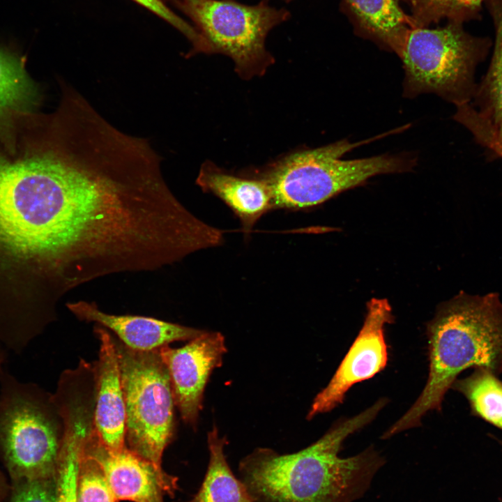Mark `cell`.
I'll use <instances>...</instances> for the list:
<instances>
[{
  "mask_svg": "<svg viewBox=\"0 0 502 502\" xmlns=\"http://www.w3.org/2000/svg\"><path fill=\"white\" fill-rule=\"evenodd\" d=\"M201 38L205 54L229 57L245 79L261 76L275 62L266 47L271 30L291 18L286 8L269 0L248 5L236 0H172Z\"/></svg>",
  "mask_w": 502,
  "mask_h": 502,
  "instance_id": "52a82bcc",
  "label": "cell"
},
{
  "mask_svg": "<svg viewBox=\"0 0 502 502\" xmlns=\"http://www.w3.org/2000/svg\"><path fill=\"white\" fill-rule=\"evenodd\" d=\"M58 211L45 144L24 134L11 153L0 142V325L29 321L63 296Z\"/></svg>",
  "mask_w": 502,
  "mask_h": 502,
  "instance_id": "6da1fadb",
  "label": "cell"
},
{
  "mask_svg": "<svg viewBox=\"0 0 502 502\" xmlns=\"http://www.w3.org/2000/svg\"><path fill=\"white\" fill-rule=\"evenodd\" d=\"M162 1H165V2L167 3V2L171 3V1H172V0H162Z\"/></svg>",
  "mask_w": 502,
  "mask_h": 502,
  "instance_id": "83f0119b",
  "label": "cell"
},
{
  "mask_svg": "<svg viewBox=\"0 0 502 502\" xmlns=\"http://www.w3.org/2000/svg\"><path fill=\"white\" fill-rule=\"evenodd\" d=\"M66 306L79 320L110 329L124 345L135 351L158 350L173 342L191 340L205 331L153 317L107 314L93 302L80 301Z\"/></svg>",
  "mask_w": 502,
  "mask_h": 502,
  "instance_id": "9a60e30c",
  "label": "cell"
},
{
  "mask_svg": "<svg viewBox=\"0 0 502 502\" xmlns=\"http://www.w3.org/2000/svg\"><path fill=\"white\" fill-rule=\"evenodd\" d=\"M393 319L387 299L373 298L367 302L359 333L328 385L313 400L307 420L337 407L353 385L372 378L386 367L388 351L385 327Z\"/></svg>",
  "mask_w": 502,
  "mask_h": 502,
  "instance_id": "9c48e42d",
  "label": "cell"
},
{
  "mask_svg": "<svg viewBox=\"0 0 502 502\" xmlns=\"http://www.w3.org/2000/svg\"><path fill=\"white\" fill-rule=\"evenodd\" d=\"M429 373L422 393L409 409L382 435L386 439L418 427L429 411H440L457 376L469 368L502 373V302L496 292L471 295L463 291L441 303L427 324Z\"/></svg>",
  "mask_w": 502,
  "mask_h": 502,
  "instance_id": "3957f363",
  "label": "cell"
},
{
  "mask_svg": "<svg viewBox=\"0 0 502 502\" xmlns=\"http://www.w3.org/2000/svg\"><path fill=\"white\" fill-rule=\"evenodd\" d=\"M388 133L353 143L342 139L283 158L259 176L271 190L273 208L315 206L376 175L411 171L417 158L408 153L341 159L356 147Z\"/></svg>",
  "mask_w": 502,
  "mask_h": 502,
  "instance_id": "277c9868",
  "label": "cell"
},
{
  "mask_svg": "<svg viewBox=\"0 0 502 502\" xmlns=\"http://www.w3.org/2000/svg\"><path fill=\"white\" fill-rule=\"evenodd\" d=\"M227 351L224 335L206 330L182 347L167 345L159 349L168 371L175 406L183 420L194 429L210 375L222 365Z\"/></svg>",
  "mask_w": 502,
  "mask_h": 502,
  "instance_id": "30bf717a",
  "label": "cell"
},
{
  "mask_svg": "<svg viewBox=\"0 0 502 502\" xmlns=\"http://www.w3.org/2000/svg\"><path fill=\"white\" fill-rule=\"evenodd\" d=\"M8 350L0 344V368L5 365L8 358Z\"/></svg>",
  "mask_w": 502,
  "mask_h": 502,
  "instance_id": "d4e9b609",
  "label": "cell"
},
{
  "mask_svg": "<svg viewBox=\"0 0 502 502\" xmlns=\"http://www.w3.org/2000/svg\"><path fill=\"white\" fill-rule=\"evenodd\" d=\"M495 40L487 73L472 100L456 107L453 119L464 126L490 158L502 159V0H486Z\"/></svg>",
  "mask_w": 502,
  "mask_h": 502,
  "instance_id": "7c38bea8",
  "label": "cell"
},
{
  "mask_svg": "<svg viewBox=\"0 0 502 502\" xmlns=\"http://www.w3.org/2000/svg\"><path fill=\"white\" fill-rule=\"evenodd\" d=\"M225 436L214 425L207 434L209 461L203 482L185 502H254L244 483L232 472L227 460Z\"/></svg>",
  "mask_w": 502,
  "mask_h": 502,
  "instance_id": "ac0fdd59",
  "label": "cell"
},
{
  "mask_svg": "<svg viewBox=\"0 0 502 502\" xmlns=\"http://www.w3.org/2000/svg\"><path fill=\"white\" fill-rule=\"evenodd\" d=\"M114 343L126 406V440L131 451L162 468L163 452L174 432L167 369L159 349L140 351Z\"/></svg>",
  "mask_w": 502,
  "mask_h": 502,
  "instance_id": "ba28073f",
  "label": "cell"
},
{
  "mask_svg": "<svg viewBox=\"0 0 502 502\" xmlns=\"http://www.w3.org/2000/svg\"><path fill=\"white\" fill-rule=\"evenodd\" d=\"M356 33L400 58L413 22L399 0H342Z\"/></svg>",
  "mask_w": 502,
  "mask_h": 502,
  "instance_id": "e0dca14e",
  "label": "cell"
},
{
  "mask_svg": "<svg viewBox=\"0 0 502 502\" xmlns=\"http://www.w3.org/2000/svg\"><path fill=\"white\" fill-rule=\"evenodd\" d=\"M89 430L82 419L64 420L56 473V502H77V485L82 442Z\"/></svg>",
  "mask_w": 502,
  "mask_h": 502,
  "instance_id": "ffe728a7",
  "label": "cell"
},
{
  "mask_svg": "<svg viewBox=\"0 0 502 502\" xmlns=\"http://www.w3.org/2000/svg\"><path fill=\"white\" fill-rule=\"evenodd\" d=\"M100 341L97 362L93 429L100 441L109 449L125 448L126 406L119 358L115 343L109 333L96 328Z\"/></svg>",
  "mask_w": 502,
  "mask_h": 502,
  "instance_id": "4fadbf2b",
  "label": "cell"
},
{
  "mask_svg": "<svg viewBox=\"0 0 502 502\" xmlns=\"http://www.w3.org/2000/svg\"><path fill=\"white\" fill-rule=\"evenodd\" d=\"M451 389L466 399L471 415L502 430V381L498 375L477 367L470 375L457 379Z\"/></svg>",
  "mask_w": 502,
  "mask_h": 502,
  "instance_id": "d6986e66",
  "label": "cell"
},
{
  "mask_svg": "<svg viewBox=\"0 0 502 502\" xmlns=\"http://www.w3.org/2000/svg\"><path fill=\"white\" fill-rule=\"evenodd\" d=\"M464 24L409 29L400 57L404 70L403 96L434 93L455 107L469 103L478 66L492 45L487 37L467 32Z\"/></svg>",
  "mask_w": 502,
  "mask_h": 502,
  "instance_id": "8992f818",
  "label": "cell"
},
{
  "mask_svg": "<svg viewBox=\"0 0 502 502\" xmlns=\"http://www.w3.org/2000/svg\"><path fill=\"white\" fill-rule=\"evenodd\" d=\"M196 183L224 201L241 220L246 231L273 208V196L261 178H248L225 172L212 162L201 167Z\"/></svg>",
  "mask_w": 502,
  "mask_h": 502,
  "instance_id": "2e32d148",
  "label": "cell"
},
{
  "mask_svg": "<svg viewBox=\"0 0 502 502\" xmlns=\"http://www.w3.org/2000/svg\"><path fill=\"white\" fill-rule=\"evenodd\" d=\"M82 450L98 464L117 501L164 502L165 494L172 496L177 489L176 478L129 448H107L93 426L83 440Z\"/></svg>",
  "mask_w": 502,
  "mask_h": 502,
  "instance_id": "8fae6325",
  "label": "cell"
},
{
  "mask_svg": "<svg viewBox=\"0 0 502 502\" xmlns=\"http://www.w3.org/2000/svg\"><path fill=\"white\" fill-rule=\"evenodd\" d=\"M63 424L52 395L0 368V457L15 482L56 473Z\"/></svg>",
  "mask_w": 502,
  "mask_h": 502,
  "instance_id": "5b68a950",
  "label": "cell"
},
{
  "mask_svg": "<svg viewBox=\"0 0 502 502\" xmlns=\"http://www.w3.org/2000/svg\"><path fill=\"white\" fill-rule=\"evenodd\" d=\"M10 502H56V474L15 482Z\"/></svg>",
  "mask_w": 502,
  "mask_h": 502,
  "instance_id": "cb8c5ba5",
  "label": "cell"
},
{
  "mask_svg": "<svg viewBox=\"0 0 502 502\" xmlns=\"http://www.w3.org/2000/svg\"><path fill=\"white\" fill-rule=\"evenodd\" d=\"M386 403L381 398L340 420L298 452L256 448L239 462L238 478L254 502H353L367 491L384 459L373 447L346 458L339 452L344 441L371 423Z\"/></svg>",
  "mask_w": 502,
  "mask_h": 502,
  "instance_id": "7a4b0ae2",
  "label": "cell"
},
{
  "mask_svg": "<svg viewBox=\"0 0 502 502\" xmlns=\"http://www.w3.org/2000/svg\"><path fill=\"white\" fill-rule=\"evenodd\" d=\"M148 9L181 32L191 43L188 56L204 53V45L195 27L188 21L175 13L162 0H132Z\"/></svg>",
  "mask_w": 502,
  "mask_h": 502,
  "instance_id": "603a6c76",
  "label": "cell"
},
{
  "mask_svg": "<svg viewBox=\"0 0 502 502\" xmlns=\"http://www.w3.org/2000/svg\"><path fill=\"white\" fill-rule=\"evenodd\" d=\"M407 4L414 27H429L446 20L464 22L480 20L486 0H399Z\"/></svg>",
  "mask_w": 502,
  "mask_h": 502,
  "instance_id": "44dd1931",
  "label": "cell"
},
{
  "mask_svg": "<svg viewBox=\"0 0 502 502\" xmlns=\"http://www.w3.org/2000/svg\"><path fill=\"white\" fill-rule=\"evenodd\" d=\"M41 97L38 84L26 70L24 57L0 45V142L10 152L16 151L21 127L38 112Z\"/></svg>",
  "mask_w": 502,
  "mask_h": 502,
  "instance_id": "5bb4252c",
  "label": "cell"
},
{
  "mask_svg": "<svg viewBox=\"0 0 502 502\" xmlns=\"http://www.w3.org/2000/svg\"><path fill=\"white\" fill-rule=\"evenodd\" d=\"M281 1H282L288 3H290V2H291V1H294V0H281Z\"/></svg>",
  "mask_w": 502,
  "mask_h": 502,
  "instance_id": "4316f807",
  "label": "cell"
},
{
  "mask_svg": "<svg viewBox=\"0 0 502 502\" xmlns=\"http://www.w3.org/2000/svg\"><path fill=\"white\" fill-rule=\"evenodd\" d=\"M98 464L81 450L77 502H117Z\"/></svg>",
  "mask_w": 502,
  "mask_h": 502,
  "instance_id": "7402d4cb",
  "label": "cell"
},
{
  "mask_svg": "<svg viewBox=\"0 0 502 502\" xmlns=\"http://www.w3.org/2000/svg\"><path fill=\"white\" fill-rule=\"evenodd\" d=\"M6 493V485L1 476L0 475V502H2Z\"/></svg>",
  "mask_w": 502,
  "mask_h": 502,
  "instance_id": "484cf974",
  "label": "cell"
}]
</instances>
